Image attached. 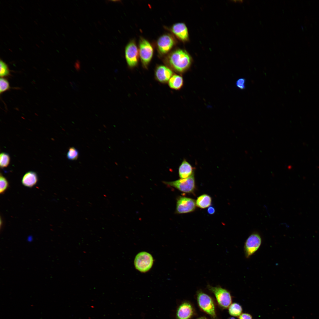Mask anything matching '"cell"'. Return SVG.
Here are the masks:
<instances>
[{
	"instance_id": "1",
	"label": "cell",
	"mask_w": 319,
	"mask_h": 319,
	"mask_svg": "<svg viewBox=\"0 0 319 319\" xmlns=\"http://www.w3.org/2000/svg\"><path fill=\"white\" fill-rule=\"evenodd\" d=\"M165 61L170 69L182 74L190 68L192 59L185 50L178 49L171 52L166 57Z\"/></svg>"
},
{
	"instance_id": "2",
	"label": "cell",
	"mask_w": 319,
	"mask_h": 319,
	"mask_svg": "<svg viewBox=\"0 0 319 319\" xmlns=\"http://www.w3.org/2000/svg\"><path fill=\"white\" fill-rule=\"evenodd\" d=\"M197 299L199 307L213 318H217L215 305L211 297L201 291L197 293Z\"/></svg>"
},
{
	"instance_id": "3",
	"label": "cell",
	"mask_w": 319,
	"mask_h": 319,
	"mask_svg": "<svg viewBox=\"0 0 319 319\" xmlns=\"http://www.w3.org/2000/svg\"><path fill=\"white\" fill-rule=\"evenodd\" d=\"M208 289L213 293L219 306L223 309L228 308L232 304V297L230 293L220 286H207Z\"/></svg>"
},
{
	"instance_id": "4",
	"label": "cell",
	"mask_w": 319,
	"mask_h": 319,
	"mask_svg": "<svg viewBox=\"0 0 319 319\" xmlns=\"http://www.w3.org/2000/svg\"><path fill=\"white\" fill-rule=\"evenodd\" d=\"M163 182L165 184L174 187L185 193H193L196 188L194 173L186 178L180 179L172 181Z\"/></svg>"
},
{
	"instance_id": "5",
	"label": "cell",
	"mask_w": 319,
	"mask_h": 319,
	"mask_svg": "<svg viewBox=\"0 0 319 319\" xmlns=\"http://www.w3.org/2000/svg\"><path fill=\"white\" fill-rule=\"evenodd\" d=\"M139 51L142 65L147 69L153 56V48L147 40L141 38L139 40Z\"/></svg>"
},
{
	"instance_id": "6",
	"label": "cell",
	"mask_w": 319,
	"mask_h": 319,
	"mask_svg": "<svg viewBox=\"0 0 319 319\" xmlns=\"http://www.w3.org/2000/svg\"><path fill=\"white\" fill-rule=\"evenodd\" d=\"M262 243L261 238L256 232L251 234L248 238L245 243L244 250L246 258L253 255L259 249Z\"/></svg>"
},
{
	"instance_id": "7",
	"label": "cell",
	"mask_w": 319,
	"mask_h": 319,
	"mask_svg": "<svg viewBox=\"0 0 319 319\" xmlns=\"http://www.w3.org/2000/svg\"><path fill=\"white\" fill-rule=\"evenodd\" d=\"M153 262V258L150 254L142 252L139 253L136 256L134 265L136 268L139 271L146 272L151 268Z\"/></svg>"
},
{
	"instance_id": "8",
	"label": "cell",
	"mask_w": 319,
	"mask_h": 319,
	"mask_svg": "<svg viewBox=\"0 0 319 319\" xmlns=\"http://www.w3.org/2000/svg\"><path fill=\"white\" fill-rule=\"evenodd\" d=\"M125 55L126 62L130 67H134L137 65L139 56V51L134 41H131L126 45Z\"/></svg>"
},
{
	"instance_id": "9",
	"label": "cell",
	"mask_w": 319,
	"mask_h": 319,
	"mask_svg": "<svg viewBox=\"0 0 319 319\" xmlns=\"http://www.w3.org/2000/svg\"><path fill=\"white\" fill-rule=\"evenodd\" d=\"M195 200L185 197L179 196L177 199L176 213L178 214L190 213L196 209Z\"/></svg>"
},
{
	"instance_id": "10",
	"label": "cell",
	"mask_w": 319,
	"mask_h": 319,
	"mask_svg": "<svg viewBox=\"0 0 319 319\" xmlns=\"http://www.w3.org/2000/svg\"><path fill=\"white\" fill-rule=\"evenodd\" d=\"M175 43L172 36L168 34H164L159 37L157 44L158 49L160 54L167 53L172 49Z\"/></svg>"
},
{
	"instance_id": "11",
	"label": "cell",
	"mask_w": 319,
	"mask_h": 319,
	"mask_svg": "<svg viewBox=\"0 0 319 319\" xmlns=\"http://www.w3.org/2000/svg\"><path fill=\"white\" fill-rule=\"evenodd\" d=\"M173 71L171 69L162 65L157 66L155 71V76L156 80L162 83L167 82L173 75Z\"/></svg>"
},
{
	"instance_id": "12",
	"label": "cell",
	"mask_w": 319,
	"mask_h": 319,
	"mask_svg": "<svg viewBox=\"0 0 319 319\" xmlns=\"http://www.w3.org/2000/svg\"><path fill=\"white\" fill-rule=\"evenodd\" d=\"M173 34L180 40L186 42L189 40V34L188 28L185 24L178 22L173 25L171 29Z\"/></svg>"
},
{
	"instance_id": "13",
	"label": "cell",
	"mask_w": 319,
	"mask_h": 319,
	"mask_svg": "<svg viewBox=\"0 0 319 319\" xmlns=\"http://www.w3.org/2000/svg\"><path fill=\"white\" fill-rule=\"evenodd\" d=\"M193 309L190 303L185 302L181 304L176 312L177 319H190L193 314Z\"/></svg>"
},
{
	"instance_id": "14",
	"label": "cell",
	"mask_w": 319,
	"mask_h": 319,
	"mask_svg": "<svg viewBox=\"0 0 319 319\" xmlns=\"http://www.w3.org/2000/svg\"><path fill=\"white\" fill-rule=\"evenodd\" d=\"M193 168L191 165L184 160L180 165L178 169V173L181 179L188 178L194 173Z\"/></svg>"
},
{
	"instance_id": "15",
	"label": "cell",
	"mask_w": 319,
	"mask_h": 319,
	"mask_svg": "<svg viewBox=\"0 0 319 319\" xmlns=\"http://www.w3.org/2000/svg\"><path fill=\"white\" fill-rule=\"evenodd\" d=\"M38 181V176L36 172L32 171L28 172L24 175L22 183L25 186L31 188L35 185Z\"/></svg>"
},
{
	"instance_id": "16",
	"label": "cell",
	"mask_w": 319,
	"mask_h": 319,
	"mask_svg": "<svg viewBox=\"0 0 319 319\" xmlns=\"http://www.w3.org/2000/svg\"><path fill=\"white\" fill-rule=\"evenodd\" d=\"M168 83L171 88L176 90H179L183 85V79L180 75L174 74L169 79Z\"/></svg>"
},
{
	"instance_id": "17",
	"label": "cell",
	"mask_w": 319,
	"mask_h": 319,
	"mask_svg": "<svg viewBox=\"0 0 319 319\" xmlns=\"http://www.w3.org/2000/svg\"><path fill=\"white\" fill-rule=\"evenodd\" d=\"M212 198L207 194H202L198 197L196 201V206L201 209L209 207L211 204Z\"/></svg>"
},
{
	"instance_id": "18",
	"label": "cell",
	"mask_w": 319,
	"mask_h": 319,
	"mask_svg": "<svg viewBox=\"0 0 319 319\" xmlns=\"http://www.w3.org/2000/svg\"><path fill=\"white\" fill-rule=\"evenodd\" d=\"M242 308L241 306L237 303H232L228 307V312L232 316L239 317L242 313Z\"/></svg>"
},
{
	"instance_id": "19",
	"label": "cell",
	"mask_w": 319,
	"mask_h": 319,
	"mask_svg": "<svg viewBox=\"0 0 319 319\" xmlns=\"http://www.w3.org/2000/svg\"><path fill=\"white\" fill-rule=\"evenodd\" d=\"M0 76L1 78L10 75V71L7 64L1 60L0 61Z\"/></svg>"
},
{
	"instance_id": "20",
	"label": "cell",
	"mask_w": 319,
	"mask_h": 319,
	"mask_svg": "<svg viewBox=\"0 0 319 319\" xmlns=\"http://www.w3.org/2000/svg\"><path fill=\"white\" fill-rule=\"evenodd\" d=\"M10 157L9 155L4 152L1 153L0 155V166L3 168L7 167L9 165Z\"/></svg>"
},
{
	"instance_id": "21",
	"label": "cell",
	"mask_w": 319,
	"mask_h": 319,
	"mask_svg": "<svg viewBox=\"0 0 319 319\" xmlns=\"http://www.w3.org/2000/svg\"><path fill=\"white\" fill-rule=\"evenodd\" d=\"M79 153L78 150L74 147L69 148L67 153V158L70 160H76L78 158Z\"/></svg>"
},
{
	"instance_id": "22",
	"label": "cell",
	"mask_w": 319,
	"mask_h": 319,
	"mask_svg": "<svg viewBox=\"0 0 319 319\" xmlns=\"http://www.w3.org/2000/svg\"><path fill=\"white\" fill-rule=\"evenodd\" d=\"M10 88L9 84L7 80L4 78H1L0 79V94L9 90Z\"/></svg>"
},
{
	"instance_id": "23",
	"label": "cell",
	"mask_w": 319,
	"mask_h": 319,
	"mask_svg": "<svg viewBox=\"0 0 319 319\" xmlns=\"http://www.w3.org/2000/svg\"><path fill=\"white\" fill-rule=\"evenodd\" d=\"M0 193L3 194L4 193L9 186V183L6 178L1 173L0 175Z\"/></svg>"
},
{
	"instance_id": "24",
	"label": "cell",
	"mask_w": 319,
	"mask_h": 319,
	"mask_svg": "<svg viewBox=\"0 0 319 319\" xmlns=\"http://www.w3.org/2000/svg\"><path fill=\"white\" fill-rule=\"evenodd\" d=\"M245 80L243 78L238 79L236 82V86L241 89H243L245 87Z\"/></svg>"
},
{
	"instance_id": "25",
	"label": "cell",
	"mask_w": 319,
	"mask_h": 319,
	"mask_svg": "<svg viewBox=\"0 0 319 319\" xmlns=\"http://www.w3.org/2000/svg\"><path fill=\"white\" fill-rule=\"evenodd\" d=\"M239 319H253V318L250 314L247 313H243L239 316Z\"/></svg>"
},
{
	"instance_id": "26",
	"label": "cell",
	"mask_w": 319,
	"mask_h": 319,
	"mask_svg": "<svg viewBox=\"0 0 319 319\" xmlns=\"http://www.w3.org/2000/svg\"><path fill=\"white\" fill-rule=\"evenodd\" d=\"M215 209L212 206H209L207 209V211L208 214L210 215L214 214L215 212Z\"/></svg>"
},
{
	"instance_id": "27",
	"label": "cell",
	"mask_w": 319,
	"mask_h": 319,
	"mask_svg": "<svg viewBox=\"0 0 319 319\" xmlns=\"http://www.w3.org/2000/svg\"><path fill=\"white\" fill-rule=\"evenodd\" d=\"M197 319H206L204 317H200V318H197Z\"/></svg>"
},
{
	"instance_id": "28",
	"label": "cell",
	"mask_w": 319,
	"mask_h": 319,
	"mask_svg": "<svg viewBox=\"0 0 319 319\" xmlns=\"http://www.w3.org/2000/svg\"><path fill=\"white\" fill-rule=\"evenodd\" d=\"M228 319H235V318L233 317H230Z\"/></svg>"
}]
</instances>
